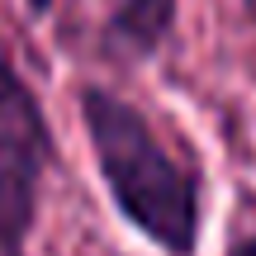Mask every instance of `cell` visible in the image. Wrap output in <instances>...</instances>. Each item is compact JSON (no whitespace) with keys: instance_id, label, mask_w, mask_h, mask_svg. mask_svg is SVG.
Wrapping results in <instances>:
<instances>
[{"instance_id":"6da1fadb","label":"cell","mask_w":256,"mask_h":256,"mask_svg":"<svg viewBox=\"0 0 256 256\" xmlns=\"http://www.w3.org/2000/svg\"><path fill=\"white\" fill-rule=\"evenodd\" d=\"M76 110L119 218L162 256H194L204 238V171L194 156L176 152L152 114L104 86H81Z\"/></svg>"},{"instance_id":"7a4b0ae2","label":"cell","mask_w":256,"mask_h":256,"mask_svg":"<svg viewBox=\"0 0 256 256\" xmlns=\"http://www.w3.org/2000/svg\"><path fill=\"white\" fill-rule=\"evenodd\" d=\"M0 156L34 166V171H48L57 162V138L48 124V110L38 90L28 86V76L14 66L5 38H0Z\"/></svg>"},{"instance_id":"3957f363","label":"cell","mask_w":256,"mask_h":256,"mask_svg":"<svg viewBox=\"0 0 256 256\" xmlns=\"http://www.w3.org/2000/svg\"><path fill=\"white\" fill-rule=\"evenodd\" d=\"M176 19H180V0H110L104 43L128 62H147L166 48Z\"/></svg>"},{"instance_id":"277c9868","label":"cell","mask_w":256,"mask_h":256,"mask_svg":"<svg viewBox=\"0 0 256 256\" xmlns=\"http://www.w3.org/2000/svg\"><path fill=\"white\" fill-rule=\"evenodd\" d=\"M38 176L0 156V256H28V238L38 228Z\"/></svg>"},{"instance_id":"5b68a950","label":"cell","mask_w":256,"mask_h":256,"mask_svg":"<svg viewBox=\"0 0 256 256\" xmlns=\"http://www.w3.org/2000/svg\"><path fill=\"white\" fill-rule=\"evenodd\" d=\"M228 256H256V232H247V238H238L228 247Z\"/></svg>"},{"instance_id":"8992f818","label":"cell","mask_w":256,"mask_h":256,"mask_svg":"<svg viewBox=\"0 0 256 256\" xmlns=\"http://www.w3.org/2000/svg\"><path fill=\"white\" fill-rule=\"evenodd\" d=\"M24 5H28V14H34V19H48L57 0H24Z\"/></svg>"}]
</instances>
